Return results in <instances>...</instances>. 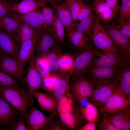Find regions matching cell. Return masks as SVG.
I'll use <instances>...</instances> for the list:
<instances>
[{
  "mask_svg": "<svg viewBox=\"0 0 130 130\" xmlns=\"http://www.w3.org/2000/svg\"><path fill=\"white\" fill-rule=\"evenodd\" d=\"M76 104L73 100L67 101L57 110L60 120L69 130H80L85 123L82 107Z\"/></svg>",
  "mask_w": 130,
  "mask_h": 130,
  "instance_id": "obj_1",
  "label": "cell"
},
{
  "mask_svg": "<svg viewBox=\"0 0 130 130\" xmlns=\"http://www.w3.org/2000/svg\"><path fill=\"white\" fill-rule=\"evenodd\" d=\"M0 96L24 117L27 114L28 107L33 104V101L28 91L20 87L1 85Z\"/></svg>",
  "mask_w": 130,
  "mask_h": 130,
  "instance_id": "obj_2",
  "label": "cell"
},
{
  "mask_svg": "<svg viewBox=\"0 0 130 130\" xmlns=\"http://www.w3.org/2000/svg\"><path fill=\"white\" fill-rule=\"evenodd\" d=\"M122 68L101 67L88 69L84 74L94 89H96L105 82L115 78L119 79Z\"/></svg>",
  "mask_w": 130,
  "mask_h": 130,
  "instance_id": "obj_3",
  "label": "cell"
},
{
  "mask_svg": "<svg viewBox=\"0 0 130 130\" xmlns=\"http://www.w3.org/2000/svg\"><path fill=\"white\" fill-rule=\"evenodd\" d=\"M100 20L96 16L91 34L88 39L92 40L95 46L104 52L118 53Z\"/></svg>",
  "mask_w": 130,
  "mask_h": 130,
  "instance_id": "obj_4",
  "label": "cell"
},
{
  "mask_svg": "<svg viewBox=\"0 0 130 130\" xmlns=\"http://www.w3.org/2000/svg\"><path fill=\"white\" fill-rule=\"evenodd\" d=\"M95 56L87 70L101 67H122L129 63L125 58L118 53L97 51Z\"/></svg>",
  "mask_w": 130,
  "mask_h": 130,
  "instance_id": "obj_5",
  "label": "cell"
},
{
  "mask_svg": "<svg viewBox=\"0 0 130 130\" xmlns=\"http://www.w3.org/2000/svg\"><path fill=\"white\" fill-rule=\"evenodd\" d=\"M57 113V111L50 116H47L32 105L25 117L28 130H45L54 119Z\"/></svg>",
  "mask_w": 130,
  "mask_h": 130,
  "instance_id": "obj_6",
  "label": "cell"
},
{
  "mask_svg": "<svg viewBox=\"0 0 130 130\" xmlns=\"http://www.w3.org/2000/svg\"><path fill=\"white\" fill-rule=\"evenodd\" d=\"M119 84L118 78L104 82L99 88L95 89L88 99L89 102L94 104L98 109H100Z\"/></svg>",
  "mask_w": 130,
  "mask_h": 130,
  "instance_id": "obj_7",
  "label": "cell"
},
{
  "mask_svg": "<svg viewBox=\"0 0 130 130\" xmlns=\"http://www.w3.org/2000/svg\"><path fill=\"white\" fill-rule=\"evenodd\" d=\"M69 90L74 100L81 102L88 99L95 89L88 78L83 75L72 80Z\"/></svg>",
  "mask_w": 130,
  "mask_h": 130,
  "instance_id": "obj_8",
  "label": "cell"
},
{
  "mask_svg": "<svg viewBox=\"0 0 130 130\" xmlns=\"http://www.w3.org/2000/svg\"><path fill=\"white\" fill-rule=\"evenodd\" d=\"M97 52L94 48L88 45L82 53L77 56L73 68L69 73L72 80L84 74Z\"/></svg>",
  "mask_w": 130,
  "mask_h": 130,
  "instance_id": "obj_9",
  "label": "cell"
},
{
  "mask_svg": "<svg viewBox=\"0 0 130 130\" xmlns=\"http://www.w3.org/2000/svg\"><path fill=\"white\" fill-rule=\"evenodd\" d=\"M130 103L126 99L119 86L115 90L103 106L99 109L102 114L112 113L121 109Z\"/></svg>",
  "mask_w": 130,
  "mask_h": 130,
  "instance_id": "obj_10",
  "label": "cell"
},
{
  "mask_svg": "<svg viewBox=\"0 0 130 130\" xmlns=\"http://www.w3.org/2000/svg\"><path fill=\"white\" fill-rule=\"evenodd\" d=\"M58 42L52 29L48 31L41 29L37 39L34 50L38 56H45L51 47Z\"/></svg>",
  "mask_w": 130,
  "mask_h": 130,
  "instance_id": "obj_11",
  "label": "cell"
},
{
  "mask_svg": "<svg viewBox=\"0 0 130 130\" xmlns=\"http://www.w3.org/2000/svg\"><path fill=\"white\" fill-rule=\"evenodd\" d=\"M35 59L33 52L29 60L28 69L24 78L28 85L29 94L32 99L34 93L38 89L41 88L42 82V79L35 65Z\"/></svg>",
  "mask_w": 130,
  "mask_h": 130,
  "instance_id": "obj_12",
  "label": "cell"
},
{
  "mask_svg": "<svg viewBox=\"0 0 130 130\" xmlns=\"http://www.w3.org/2000/svg\"><path fill=\"white\" fill-rule=\"evenodd\" d=\"M0 71L7 72L20 81L22 80L25 73L23 67L16 59L3 53L0 58Z\"/></svg>",
  "mask_w": 130,
  "mask_h": 130,
  "instance_id": "obj_13",
  "label": "cell"
},
{
  "mask_svg": "<svg viewBox=\"0 0 130 130\" xmlns=\"http://www.w3.org/2000/svg\"><path fill=\"white\" fill-rule=\"evenodd\" d=\"M130 106L112 113L102 115L108 117L117 130H130Z\"/></svg>",
  "mask_w": 130,
  "mask_h": 130,
  "instance_id": "obj_14",
  "label": "cell"
},
{
  "mask_svg": "<svg viewBox=\"0 0 130 130\" xmlns=\"http://www.w3.org/2000/svg\"><path fill=\"white\" fill-rule=\"evenodd\" d=\"M103 26L118 52L123 55L126 49L130 46V39L121 34L112 23L110 25L104 23Z\"/></svg>",
  "mask_w": 130,
  "mask_h": 130,
  "instance_id": "obj_15",
  "label": "cell"
},
{
  "mask_svg": "<svg viewBox=\"0 0 130 130\" xmlns=\"http://www.w3.org/2000/svg\"><path fill=\"white\" fill-rule=\"evenodd\" d=\"M40 29L32 37L20 45L16 60L22 67L26 65L30 60Z\"/></svg>",
  "mask_w": 130,
  "mask_h": 130,
  "instance_id": "obj_16",
  "label": "cell"
},
{
  "mask_svg": "<svg viewBox=\"0 0 130 130\" xmlns=\"http://www.w3.org/2000/svg\"><path fill=\"white\" fill-rule=\"evenodd\" d=\"M90 6L100 20L105 24H108L112 19L117 17V14L106 3L104 0H94Z\"/></svg>",
  "mask_w": 130,
  "mask_h": 130,
  "instance_id": "obj_17",
  "label": "cell"
},
{
  "mask_svg": "<svg viewBox=\"0 0 130 130\" xmlns=\"http://www.w3.org/2000/svg\"><path fill=\"white\" fill-rule=\"evenodd\" d=\"M40 8H38L25 14H20L14 13L11 16L19 22H24L32 26L41 29L44 19Z\"/></svg>",
  "mask_w": 130,
  "mask_h": 130,
  "instance_id": "obj_18",
  "label": "cell"
},
{
  "mask_svg": "<svg viewBox=\"0 0 130 130\" xmlns=\"http://www.w3.org/2000/svg\"><path fill=\"white\" fill-rule=\"evenodd\" d=\"M58 78L52 91L51 95L58 105L62 97L69 90L70 75L66 72L62 71L58 75Z\"/></svg>",
  "mask_w": 130,
  "mask_h": 130,
  "instance_id": "obj_19",
  "label": "cell"
},
{
  "mask_svg": "<svg viewBox=\"0 0 130 130\" xmlns=\"http://www.w3.org/2000/svg\"><path fill=\"white\" fill-rule=\"evenodd\" d=\"M0 48L6 53L16 59L19 48L13 38L0 28Z\"/></svg>",
  "mask_w": 130,
  "mask_h": 130,
  "instance_id": "obj_20",
  "label": "cell"
},
{
  "mask_svg": "<svg viewBox=\"0 0 130 130\" xmlns=\"http://www.w3.org/2000/svg\"><path fill=\"white\" fill-rule=\"evenodd\" d=\"M54 8L68 34L70 33L73 30L74 26L72 16L66 0H64Z\"/></svg>",
  "mask_w": 130,
  "mask_h": 130,
  "instance_id": "obj_21",
  "label": "cell"
},
{
  "mask_svg": "<svg viewBox=\"0 0 130 130\" xmlns=\"http://www.w3.org/2000/svg\"><path fill=\"white\" fill-rule=\"evenodd\" d=\"M33 96L42 110L49 112L51 115L57 111L58 105L51 94L36 91Z\"/></svg>",
  "mask_w": 130,
  "mask_h": 130,
  "instance_id": "obj_22",
  "label": "cell"
},
{
  "mask_svg": "<svg viewBox=\"0 0 130 130\" xmlns=\"http://www.w3.org/2000/svg\"><path fill=\"white\" fill-rule=\"evenodd\" d=\"M63 50L62 45L58 42L54 45L45 55L50 67L51 73L58 75L62 71L59 68L58 61Z\"/></svg>",
  "mask_w": 130,
  "mask_h": 130,
  "instance_id": "obj_23",
  "label": "cell"
},
{
  "mask_svg": "<svg viewBox=\"0 0 130 130\" xmlns=\"http://www.w3.org/2000/svg\"><path fill=\"white\" fill-rule=\"evenodd\" d=\"M45 4V1L38 0H22L20 2L13 4L12 11L19 14H25L40 8Z\"/></svg>",
  "mask_w": 130,
  "mask_h": 130,
  "instance_id": "obj_24",
  "label": "cell"
},
{
  "mask_svg": "<svg viewBox=\"0 0 130 130\" xmlns=\"http://www.w3.org/2000/svg\"><path fill=\"white\" fill-rule=\"evenodd\" d=\"M15 109L0 96V124L6 125L13 120L16 114Z\"/></svg>",
  "mask_w": 130,
  "mask_h": 130,
  "instance_id": "obj_25",
  "label": "cell"
},
{
  "mask_svg": "<svg viewBox=\"0 0 130 130\" xmlns=\"http://www.w3.org/2000/svg\"><path fill=\"white\" fill-rule=\"evenodd\" d=\"M119 80L120 89L130 103V69L128 63L122 67Z\"/></svg>",
  "mask_w": 130,
  "mask_h": 130,
  "instance_id": "obj_26",
  "label": "cell"
},
{
  "mask_svg": "<svg viewBox=\"0 0 130 130\" xmlns=\"http://www.w3.org/2000/svg\"><path fill=\"white\" fill-rule=\"evenodd\" d=\"M68 34L71 44L75 49L83 51L88 47V39L83 33L73 30Z\"/></svg>",
  "mask_w": 130,
  "mask_h": 130,
  "instance_id": "obj_27",
  "label": "cell"
},
{
  "mask_svg": "<svg viewBox=\"0 0 130 130\" xmlns=\"http://www.w3.org/2000/svg\"><path fill=\"white\" fill-rule=\"evenodd\" d=\"M26 23L20 22L16 32L17 39L20 45L24 41L32 37L39 30Z\"/></svg>",
  "mask_w": 130,
  "mask_h": 130,
  "instance_id": "obj_28",
  "label": "cell"
},
{
  "mask_svg": "<svg viewBox=\"0 0 130 130\" xmlns=\"http://www.w3.org/2000/svg\"><path fill=\"white\" fill-rule=\"evenodd\" d=\"M96 15L93 13L77 23L73 28L75 30L84 34L88 39L91 34Z\"/></svg>",
  "mask_w": 130,
  "mask_h": 130,
  "instance_id": "obj_29",
  "label": "cell"
},
{
  "mask_svg": "<svg viewBox=\"0 0 130 130\" xmlns=\"http://www.w3.org/2000/svg\"><path fill=\"white\" fill-rule=\"evenodd\" d=\"M20 22L11 16L0 18V28L6 33L13 35L18 27Z\"/></svg>",
  "mask_w": 130,
  "mask_h": 130,
  "instance_id": "obj_30",
  "label": "cell"
},
{
  "mask_svg": "<svg viewBox=\"0 0 130 130\" xmlns=\"http://www.w3.org/2000/svg\"><path fill=\"white\" fill-rule=\"evenodd\" d=\"M98 109L95 105L90 102H87L84 107H82L83 115L85 121L95 123L98 121L99 116Z\"/></svg>",
  "mask_w": 130,
  "mask_h": 130,
  "instance_id": "obj_31",
  "label": "cell"
},
{
  "mask_svg": "<svg viewBox=\"0 0 130 130\" xmlns=\"http://www.w3.org/2000/svg\"><path fill=\"white\" fill-rule=\"evenodd\" d=\"M44 19V22L41 29L46 31L52 29V24L54 16V9L46 5V4L41 7Z\"/></svg>",
  "mask_w": 130,
  "mask_h": 130,
  "instance_id": "obj_32",
  "label": "cell"
},
{
  "mask_svg": "<svg viewBox=\"0 0 130 130\" xmlns=\"http://www.w3.org/2000/svg\"><path fill=\"white\" fill-rule=\"evenodd\" d=\"M119 15L112 23L117 26L130 20V0L122 2L118 9Z\"/></svg>",
  "mask_w": 130,
  "mask_h": 130,
  "instance_id": "obj_33",
  "label": "cell"
},
{
  "mask_svg": "<svg viewBox=\"0 0 130 130\" xmlns=\"http://www.w3.org/2000/svg\"><path fill=\"white\" fill-rule=\"evenodd\" d=\"M64 26L59 19L55 10L54 16L52 24V30L60 44L62 45L65 44Z\"/></svg>",
  "mask_w": 130,
  "mask_h": 130,
  "instance_id": "obj_34",
  "label": "cell"
},
{
  "mask_svg": "<svg viewBox=\"0 0 130 130\" xmlns=\"http://www.w3.org/2000/svg\"><path fill=\"white\" fill-rule=\"evenodd\" d=\"M37 68L42 79L47 76L51 72V70L46 56H38L35 59Z\"/></svg>",
  "mask_w": 130,
  "mask_h": 130,
  "instance_id": "obj_35",
  "label": "cell"
},
{
  "mask_svg": "<svg viewBox=\"0 0 130 130\" xmlns=\"http://www.w3.org/2000/svg\"><path fill=\"white\" fill-rule=\"evenodd\" d=\"M74 63L73 58L68 54H62L58 60V64L60 69L64 72H69V74L73 68Z\"/></svg>",
  "mask_w": 130,
  "mask_h": 130,
  "instance_id": "obj_36",
  "label": "cell"
},
{
  "mask_svg": "<svg viewBox=\"0 0 130 130\" xmlns=\"http://www.w3.org/2000/svg\"><path fill=\"white\" fill-rule=\"evenodd\" d=\"M71 13L74 27L77 23V16L82 2L77 0H66Z\"/></svg>",
  "mask_w": 130,
  "mask_h": 130,
  "instance_id": "obj_37",
  "label": "cell"
},
{
  "mask_svg": "<svg viewBox=\"0 0 130 130\" xmlns=\"http://www.w3.org/2000/svg\"><path fill=\"white\" fill-rule=\"evenodd\" d=\"M58 78V75L51 73L42 79L41 88L51 92Z\"/></svg>",
  "mask_w": 130,
  "mask_h": 130,
  "instance_id": "obj_38",
  "label": "cell"
},
{
  "mask_svg": "<svg viewBox=\"0 0 130 130\" xmlns=\"http://www.w3.org/2000/svg\"><path fill=\"white\" fill-rule=\"evenodd\" d=\"M13 4L9 0H0V18L11 16L14 13L12 9Z\"/></svg>",
  "mask_w": 130,
  "mask_h": 130,
  "instance_id": "obj_39",
  "label": "cell"
},
{
  "mask_svg": "<svg viewBox=\"0 0 130 130\" xmlns=\"http://www.w3.org/2000/svg\"><path fill=\"white\" fill-rule=\"evenodd\" d=\"M0 85L14 87H19L18 83L10 76L0 71Z\"/></svg>",
  "mask_w": 130,
  "mask_h": 130,
  "instance_id": "obj_40",
  "label": "cell"
},
{
  "mask_svg": "<svg viewBox=\"0 0 130 130\" xmlns=\"http://www.w3.org/2000/svg\"><path fill=\"white\" fill-rule=\"evenodd\" d=\"M92 11L90 6L85 5L84 3L82 2L77 16V20L80 21L88 16L93 13Z\"/></svg>",
  "mask_w": 130,
  "mask_h": 130,
  "instance_id": "obj_41",
  "label": "cell"
},
{
  "mask_svg": "<svg viewBox=\"0 0 130 130\" xmlns=\"http://www.w3.org/2000/svg\"><path fill=\"white\" fill-rule=\"evenodd\" d=\"M57 116V114L54 119L49 124L45 130H69L62 123L59 119L58 118Z\"/></svg>",
  "mask_w": 130,
  "mask_h": 130,
  "instance_id": "obj_42",
  "label": "cell"
},
{
  "mask_svg": "<svg viewBox=\"0 0 130 130\" xmlns=\"http://www.w3.org/2000/svg\"><path fill=\"white\" fill-rule=\"evenodd\" d=\"M102 117V122L100 130H117L114 127L109 118L107 116L103 115Z\"/></svg>",
  "mask_w": 130,
  "mask_h": 130,
  "instance_id": "obj_43",
  "label": "cell"
},
{
  "mask_svg": "<svg viewBox=\"0 0 130 130\" xmlns=\"http://www.w3.org/2000/svg\"><path fill=\"white\" fill-rule=\"evenodd\" d=\"M116 26L118 29L121 28L122 29L119 30L120 33L130 39V20Z\"/></svg>",
  "mask_w": 130,
  "mask_h": 130,
  "instance_id": "obj_44",
  "label": "cell"
},
{
  "mask_svg": "<svg viewBox=\"0 0 130 130\" xmlns=\"http://www.w3.org/2000/svg\"><path fill=\"white\" fill-rule=\"evenodd\" d=\"M12 129L14 130H27L25 119L21 118L18 120L13 126Z\"/></svg>",
  "mask_w": 130,
  "mask_h": 130,
  "instance_id": "obj_45",
  "label": "cell"
},
{
  "mask_svg": "<svg viewBox=\"0 0 130 130\" xmlns=\"http://www.w3.org/2000/svg\"><path fill=\"white\" fill-rule=\"evenodd\" d=\"M106 4L112 9L117 13H118L119 6L118 4V0H105Z\"/></svg>",
  "mask_w": 130,
  "mask_h": 130,
  "instance_id": "obj_46",
  "label": "cell"
},
{
  "mask_svg": "<svg viewBox=\"0 0 130 130\" xmlns=\"http://www.w3.org/2000/svg\"><path fill=\"white\" fill-rule=\"evenodd\" d=\"M96 125L95 123L88 122L85 123L81 127L80 130H95Z\"/></svg>",
  "mask_w": 130,
  "mask_h": 130,
  "instance_id": "obj_47",
  "label": "cell"
},
{
  "mask_svg": "<svg viewBox=\"0 0 130 130\" xmlns=\"http://www.w3.org/2000/svg\"><path fill=\"white\" fill-rule=\"evenodd\" d=\"M44 1H48L51 5L52 7L54 8L57 5L59 4L64 0H38Z\"/></svg>",
  "mask_w": 130,
  "mask_h": 130,
  "instance_id": "obj_48",
  "label": "cell"
},
{
  "mask_svg": "<svg viewBox=\"0 0 130 130\" xmlns=\"http://www.w3.org/2000/svg\"><path fill=\"white\" fill-rule=\"evenodd\" d=\"M11 3L13 4L17 3L20 0H9Z\"/></svg>",
  "mask_w": 130,
  "mask_h": 130,
  "instance_id": "obj_49",
  "label": "cell"
},
{
  "mask_svg": "<svg viewBox=\"0 0 130 130\" xmlns=\"http://www.w3.org/2000/svg\"><path fill=\"white\" fill-rule=\"evenodd\" d=\"M78 1H80L84 3V2L86 0H77Z\"/></svg>",
  "mask_w": 130,
  "mask_h": 130,
  "instance_id": "obj_50",
  "label": "cell"
},
{
  "mask_svg": "<svg viewBox=\"0 0 130 130\" xmlns=\"http://www.w3.org/2000/svg\"><path fill=\"white\" fill-rule=\"evenodd\" d=\"M2 52L0 51V58L1 57V56L2 55Z\"/></svg>",
  "mask_w": 130,
  "mask_h": 130,
  "instance_id": "obj_51",
  "label": "cell"
},
{
  "mask_svg": "<svg viewBox=\"0 0 130 130\" xmlns=\"http://www.w3.org/2000/svg\"><path fill=\"white\" fill-rule=\"evenodd\" d=\"M122 2L123 1L126 0H121Z\"/></svg>",
  "mask_w": 130,
  "mask_h": 130,
  "instance_id": "obj_52",
  "label": "cell"
},
{
  "mask_svg": "<svg viewBox=\"0 0 130 130\" xmlns=\"http://www.w3.org/2000/svg\"><path fill=\"white\" fill-rule=\"evenodd\" d=\"M0 89H1V85H0Z\"/></svg>",
  "mask_w": 130,
  "mask_h": 130,
  "instance_id": "obj_53",
  "label": "cell"
},
{
  "mask_svg": "<svg viewBox=\"0 0 130 130\" xmlns=\"http://www.w3.org/2000/svg\"></svg>",
  "mask_w": 130,
  "mask_h": 130,
  "instance_id": "obj_54",
  "label": "cell"
}]
</instances>
